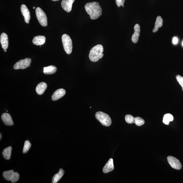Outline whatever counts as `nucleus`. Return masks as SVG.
I'll return each instance as SVG.
<instances>
[{
	"instance_id": "obj_1",
	"label": "nucleus",
	"mask_w": 183,
	"mask_h": 183,
	"mask_svg": "<svg viewBox=\"0 0 183 183\" xmlns=\"http://www.w3.org/2000/svg\"><path fill=\"white\" fill-rule=\"evenodd\" d=\"M85 8L92 19H98L102 15V9L98 2H93L87 3L85 5Z\"/></svg>"
},
{
	"instance_id": "obj_2",
	"label": "nucleus",
	"mask_w": 183,
	"mask_h": 183,
	"mask_svg": "<svg viewBox=\"0 0 183 183\" xmlns=\"http://www.w3.org/2000/svg\"><path fill=\"white\" fill-rule=\"evenodd\" d=\"M103 46L101 45H97L93 47L89 52V59L92 61L96 62L103 57L104 54Z\"/></svg>"
},
{
	"instance_id": "obj_3",
	"label": "nucleus",
	"mask_w": 183,
	"mask_h": 183,
	"mask_svg": "<svg viewBox=\"0 0 183 183\" xmlns=\"http://www.w3.org/2000/svg\"><path fill=\"white\" fill-rule=\"evenodd\" d=\"M96 118L102 125L109 127L111 125L112 120L108 115L102 112H98L96 113Z\"/></svg>"
},
{
	"instance_id": "obj_4",
	"label": "nucleus",
	"mask_w": 183,
	"mask_h": 183,
	"mask_svg": "<svg viewBox=\"0 0 183 183\" xmlns=\"http://www.w3.org/2000/svg\"><path fill=\"white\" fill-rule=\"evenodd\" d=\"M62 41L64 50L67 54H70L72 51V40L68 35L64 34L62 36Z\"/></svg>"
},
{
	"instance_id": "obj_5",
	"label": "nucleus",
	"mask_w": 183,
	"mask_h": 183,
	"mask_svg": "<svg viewBox=\"0 0 183 183\" xmlns=\"http://www.w3.org/2000/svg\"><path fill=\"white\" fill-rule=\"evenodd\" d=\"M37 18L40 24L43 27H46L47 25V18L43 11L39 7H37L36 10Z\"/></svg>"
},
{
	"instance_id": "obj_6",
	"label": "nucleus",
	"mask_w": 183,
	"mask_h": 183,
	"mask_svg": "<svg viewBox=\"0 0 183 183\" xmlns=\"http://www.w3.org/2000/svg\"><path fill=\"white\" fill-rule=\"evenodd\" d=\"M31 63V59L30 58H26L18 61L14 66V69H24L30 66Z\"/></svg>"
},
{
	"instance_id": "obj_7",
	"label": "nucleus",
	"mask_w": 183,
	"mask_h": 183,
	"mask_svg": "<svg viewBox=\"0 0 183 183\" xmlns=\"http://www.w3.org/2000/svg\"><path fill=\"white\" fill-rule=\"evenodd\" d=\"M167 159L168 162L173 169L179 170L182 168V164L180 161L175 157L169 156L167 157Z\"/></svg>"
},
{
	"instance_id": "obj_8",
	"label": "nucleus",
	"mask_w": 183,
	"mask_h": 183,
	"mask_svg": "<svg viewBox=\"0 0 183 183\" xmlns=\"http://www.w3.org/2000/svg\"><path fill=\"white\" fill-rule=\"evenodd\" d=\"M75 0H63L61 5L64 10L67 12H69L72 10V4Z\"/></svg>"
},
{
	"instance_id": "obj_9",
	"label": "nucleus",
	"mask_w": 183,
	"mask_h": 183,
	"mask_svg": "<svg viewBox=\"0 0 183 183\" xmlns=\"http://www.w3.org/2000/svg\"><path fill=\"white\" fill-rule=\"evenodd\" d=\"M21 11L22 14L24 17L25 22L29 23L30 19V11L27 6L25 5H22L21 7Z\"/></svg>"
},
{
	"instance_id": "obj_10",
	"label": "nucleus",
	"mask_w": 183,
	"mask_h": 183,
	"mask_svg": "<svg viewBox=\"0 0 183 183\" xmlns=\"http://www.w3.org/2000/svg\"><path fill=\"white\" fill-rule=\"evenodd\" d=\"M65 89H60L55 92L52 96V100L53 101L59 100L63 97L65 94Z\"/></svg>"
},
{
	"instance_id": "obj_11",
	"label": "nucleus",
	"mask_w": 183,
	"mask_h": 183,
	"mask_svg": "<svg viewBox=\"0 0 183 183\" xmlns=\"http://www.w3.org/2000/svg\"><path fill=\"white\" fill-rule=\"evenodd\" d=\"M134 32L132 37V41L133 43H136L138 41L139 36L140 32V27L138 24L135 25L134 27Z\"/></svg>"
},
{
	"instance_id": "obj_12",
	"label": "nucleus",
	"mask_w": 183,
	"mask_h": 183,
	"mask_svg": "<svg viewBox=\"0 0 183 183\" xmlns=\"http://www.w3.org/2000/svg\"><path fill=\"white\" fill-rule=\"evenodd\" d=\"M1 119L3 121L5 125L8 126H12L13 125L11 116L7 113H4L2 115Z\"/></svg>"
},
{
	"instance_id": "obj_13",
	"label": "nucleus",
	"mask_w": 183,
	"mask_h": 183,
	"mask_svg": "<svg viewBox=\"0 0 183 183\" xmlns=\"http://www.w3.org/2000/svg\"><path fill=\"white\" fill-rule=\"evenodd\" d=\"M0 41L2 47L4 49H7L8 48L9 42L8 35L4 33H2L0 37Z\"/></svg>"
},
{
	"instance_id": "obj_14",
	"label": "nucleus",
	"mask_w": 183,
	"mask_h": 183,
	"mask_svg": "<svg viewBox=\"0 0 183 183\" xmlns=\"http://www.w3.org/2000/svg\"><path fill=\"white\" fill-rule=\"evenodd\" d=\"M114 169L113 160L112 158H110L104 166L103 172L104 173H107L112 171Z\"/></svg>"
},
{
	"instance_id": "obj_15",
	"label": "nucleus",
	"mask_w": 183,
	"mask_h": 183,
	"mask_svg": "<svg viewBox=\"0 0 183 183\" xmlns=\"http://www.w3.org/2000/svg\"><path fill=\"white\" fill-rule=\"evenodd\" d=\"M45 37L43 36H35L33 40V43L34 45H41L45 43Z\"/></svg>"
},
{
	"instance_id": "obj_16",
	"label": "nucleus",
	"mask_w": 183,
	"mask_h": 183,
	"mask_svg": "<svg viewBox=\"0 0 183 183\" xmlns=\"http://www.w3.org/2000/svg\"><path fill=\"white\" fill-rule=\"evenodd\" d=\"M47 85L44 82H42L38 84L37 86L36 90L38 95H41L44 93L47 89Z\"/></svg>"
},
{
	"instance_id": "obj_17",
	"label": "nucleus",
	"mask_w": 183,
	"mask_h": 183,
	"mask_svg": "<svg viewBox=\"0 0 183 183\" xmlns=\"http://www.w3.org/2000/svg\"><path fill=\"white\" fill-rule=\"evenodd\" d=\"M57 70V68L55 66L51 65L43 68V73L45 74L50 75L54 74Z\"/></svg>"
},
{
	"instance_id": "obj_18",
	"label": "nucleus",
	"mask_w": 183,
	"mask_h": 183,
	"mask_svg": "<svg viewBox=\"0 0 183 183\" xmlns=\"http://www.w3.org/2000/svg\"><path fill=\"white\" fill-rule=\"evenodd\" d=\"M65 172L63 169H60L59 170V172L55 174L53 177L52 180V183H57L59 182L62 177L63 176Z\"/></svg>"
},
{
	"instance_id": "obj_19",
	"label": "nucleus",
	"mask_w": 183,
	"mask_h": 183,
	"mask_svg": "<svg viewBox=\"0 0 183 183\" xmlns=\"http://www.w3.org/2000/svg\"><path fill=\"white\" fill-rule=\"evenodd\" d=\"M163 19L160 16H158L156 18V21L155 27L153 30V32L155 33L157 31L159 28L162 27V25Z\"/></svg>"
},
{
	"instance_id": "obj_20",
	"label": "nucleus",
	"mask_w": 183,
	"mask_h": 183,
	"mask_svg": "<svg viewBox=\"0 0 183 183\" xmlns=\"http://www.w3.org/2000/svg\"><path fill=\"white\" fill-rule=\"evenodd\" d=\"M12 150V148L11 146H9L3 150V157L6 160H8L10 159Z\"/></svg>"
},
{
	"instance_id": "obj_21",
	"label": "nucleus",
	"mask_w": 183,
	"mask_h": 183,
	"mask_svg": "<svg viewBox=\"0 0 183 183\" xmlns=\"http://www.w3.org/2000/svg\"><path fill=\"white\" fill-rule=\"evenodd\" d=\"M173 120L174 118L173 115L168 113V114L164 115L163 120V122L165 124L168 125L169 124V122L172 121Z\"/></svg>"
},
{
	"instance_id": "obj_22",
	"label": "nucleus",
	"mask_w": 183,
	"mask_h": 183,
	"mask_svg": "<svg viewBox=\"0 0 183 183\" xmlns=\"http://www.w3.org/2000/svg\"><path fill=\"white\" fill-rule=\"evenodd\" d=\"M14 173V171L13 170L5 171L3 173V177L5 180L7 181H10Z\"/></svg>"
},
{
	"instance_id": "obj_23",
	"label": "nucleus",
	"mask_w": 183,
	"mask_h": 183,
	"mask_svg": "<svg viewBox=\"0 0 183 183\" xmlns=\"http://www.w3.org/2000/svg\"><path fill=\"white\" fill-rule=\"evenodd\" d=\"M31 146V144L29 140L25 141L23 150V153H26L28 151Z\"/></svg>"
},
{
	"instance_id": "obj_24",
	"label": "nucleus",
	"mask_w": 183,
	"mask_h": 183,
	"mask_svg": "<svg viewBox=\"0 0 183 183\" xmlns=\"http://www.w3.org/2000/svg\"><path fill=\"white\" fill-rule=\"evenodd\" d=\"M126 121L127 123L131 124L134 123L135 118L130 115H126L125 117Z\"/></svg>"
},
{
	"instance_id": "obj_25",
	"label": "nucleus",
	"mask_w": 183,
	"mask_h": 183,
	"mask_svg": "<svg viewBox=\"0 0 183 183\" xmlns=\"http://www.w3.org/2000/svg\"><path fill=\"white\" fill-rule=\"evenodd\" d=\"M144 120L143 119L140 117H137L135 118L134 123L137 126H142L144 124Z\"/></svg>"
},
{
	"instance_id": "obj_26",
	"label": "nucleus",
	"mask_w": 183,
	"mask_h": 183,
	"mask_svg": "<svg viewBox=\"0 0 183 183\" xmlns=\"http://www.w3.org/2000/svg\"><path fill=\"white\" fill-rule=\"evenodd\" d=\"M19 178V174L17 172H14L13 175L10 181L12 183H15L17 182Z\"/></svg>"
},
{
	"instance_id": "obj_27",
	"label": "nucleus",
	"mask_w": 183,
	"mask_h": 183,
	"mask_svg": "<svg viewBox=\"0 0 183 183\" xmlns=\"http://www.w3.org/2000/svg\"><path fill=\"white\" fill-rule=\"evenodd\" d=\"M176 78L177 81L182 87V89L183 91V77L180 75H177L176 76Z\"/></svg>"
},
{
	"instance_id": "obj_28",
	"label": "nucleus",
	"mask_w": 183,
	"mask_h": 183,
	"mask_svg": "<svg viewBox=\"0 0 183 183\" xmlns=\"http://www.w3.org/2000/svg\"><path fill=\"white\" fill-rule=\"evenodd\" d=\"M125 0H116V3L118 7H120L122 5L123 7L124 4L125 2Z\"/></svg>"
},
{
	"instance_id": "obj_29",
	"label": "nucleus",
	"mask_w": 183,
	"mask_h": 183,
	"mask_svg": "<svg viewBox=\"0 0 183 183\" xmlns=\"http://www.w3.org/2000/svg\"><path fill=\"white\" fill-rule=\"evenodd\" d=\"M178 38L176 37H174L173 39V43L174 44L176 45L178 43Z\"/></svg>"
},
{
	"instance_id": "obj_30",
	"label": "nucleus",
	"mask_w": 183,
	"mask_h": 183,
	"mask_svg": "<svg viewBox=\"0 0 183 183\" xmlns=\"http://www.w3.org/2000/svg\"><path fill=\"white\" fill-rule=\"evenodd\" d=\"M0 137H0V140H1V137H2V135L1 134H0Z\"/></svg>"
},
{
	"instance_id": "obj_31",
	"label": "nucleus",
	"mask_w": 183,
	"mask_h": 183,
	"mask_svg": "<svg viewBox=\"0 0 183 183\" xmlns=\"http://www.w3.org/2000/svg\"><path fill=\"white\" fill-rule=\"evenodd\" d=\"M52 1H59V0H52Z\"/></svg>"
},
{
	"instance_id": "obj_32",
	"label": "nucleus",
	"mask_w": 183,
	"mask_h": 183,
	"mask_svg": "<svg viewBox=\"0 0 183 183\" xmlns=\"http://www.w3.org/2000/svg\"><path fill=\"white\" fill-rule=\"evenodd\" d=\"M4 51H5V52H7V49H4Z\"/></svg>"
},
{
	"instance_id": "obj_33",
	"label": "nucleus",
	"mask_w": 183,
	"mask_h": 183,
	"mask_svg": "<svg viewBox=\"0 0 183 183\" xmlns=\"http://www.w3.org/2000/svg\"><path fill=\"white\" fill-rule=\"evenodd\" d=\"M35 7H34L33 8V9H35Z\"/></svg>"
},
{
	"instance_id": "obj_34",
	"label": "nucleus",
	"mask_w": 183,
	"mask_h": 183,
	"mask_svg": "<svg viewBox=\"0 0 183 183\" xmlns=\"http://www.w3.org/2000/svg\"><path fill=\"white\" fill-rule=\"evenodd\" d=\"M182 46L183 47V41L182 42Z\"/></svg>"
}]
</instances>
